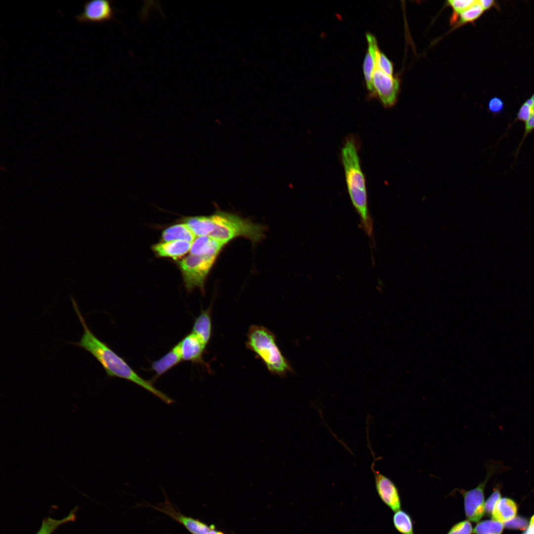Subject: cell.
Wrapping results in <instances>:
<instances>
[{
    "label": "cell",
    "instance_id": "19",
    "mask_svg": "<svg viewBox=\"0 0 534 534\" xmlns=\"http://www.w3.org/2000/svg\"><path fill=\"white\" fill-rule=\"evenodd\" d=\"M185 223L198 237L208 236L214 229L212 216L190 217L185 220Z\"/></svg>",
    "mask_w": 534,
    "mask_h": 534
},
{
    "label": "cell",
    "instance_id": "12",
    "mask_svg": "<svg viewBox=\"0 0 534 534\" xmlns=\"http://www.w3.org/2000/svg\"><path fill=\"white\" fill-rule=\"evenodd\" d=\"M182 360L179 344L178 343L160 358L151 363V369L155 373L151 380L154 382Z\"/></svg>",
    "mask_w": 534,
    "mask_h": 534
},
{
    "label": "cell",
    "instance_id": "17",
    "mask_svg": "<svg viewBox=\"0 0 534 534\" xmlns=\"http://www.w3.org/2000/svg\"><path fill=\"white\" fill-rule=\"evenodd\" d=\"M517 513V505L513 500L501 498L496 503L491 516L492 519L503 524L514 518Z\"/></svg>",
    "mask_w": 534,
    "mask_h": 534
},
{
    "label": "cell",
    "instance_id": "27",
    "mask_svg": "<svg viewBox=\"0 0 534 534\" xmlns=\"http://www.w3.org/2000/svg\"><path fill=\"white\" fill-rule=\"evenodd\" d=\"M447 2L453 8L454 12L460 13L475 4L477 2V0H449Z\"/></svg>",
    "mask_w": 534,
    "mask_h": 534
},
{
    "label": "cell",
    "instance_id": "28",
    "mask_svg": "<svg viewBox=\"0 0 534 534\" xmlns=\"http://www.w3.org/2000/svg\"><path fill=\"white\" fill-rule=\"evenodd\" d=\"M501 498V493L498 488L495 489L489 497L485 504V513L491 515L497 502Z\"/></svg>",
    "mask_w": 534,
    "mask_h": 534
},
{
    "label": "cell",
    "instance_id": "23",
    "mask_svg": "<svg viewBox=\"0 0 534 534\" xmlns=\"http://www.w3.org/2000/svg\"><path fill=\"white\" fill-rule=\"evenodd\" d=\"M484 10L479 4L478 0L473 5L459 13V24H464L475 21L479 18Z\"/></svg>",
    "mask_w": 534,
    "mask_h": 534
},
{
    "label": "cell",
    "instance_id": "6",
    "mask_svg": "<svg viewBox=\"0 0 534 534\" xmlns=\"http://www.w3.org/2000/svg\"><path fill=\"white\" fill-rule=\"evenodd\" d=\"M215 256L190 254L178 262L186 289L191 291L195 288L204 293L206 278L216 260Z\"/></svg>",
    "mask_w": 534,
    "mask_h": 534
},
{
    "label": "cell",
    "instance_id": "16",
    "mask_svg": "<svg viewBox=\"0 0 534 534\" xmlns=\"http://www.w3.org/2000/svg\"><path fill=\"white\" fill-rule=\"evenodd\" d=\"M212 329L211 309L209 308L202 310L195 318L191 332L207 345L211 339Z\"/></svg>",
    "mask_w": 534,
    "mask_h": 534
},
{
    "label": "cell",
    "instance_id": "9",
    "mask_svg": "<svg viewBox=\"0 0 534 534\" xmlns=\"http://www.w3.org/2000/svg\"><path fill=\"white\" fill-rule=\"evenodd\" d=\"M373 462L371 468L373 473L375 488L381 500L393 511L401 508V500L398 489L394 483L388 477L374 468Z\"/></svg>",
    "mask_w": 534,
    "mask_h": 534
},
{
    "label": "cell",
    "instance_id": "13",
    "mask_svg": "<svg viewBox=\"0 0 534 534\" xmlns=\"http://www.w3.org/2000/svg\"><path fill=\"white\" fill-rule=\"evenodd\" d=\"M368 49L365 54L363 69L366 87L372 96L375 95V91L372 83V76L375 68V56L376 49L378 48L375 37L369 33L366 34Z\"/></svg>",
    "mask_w": 534,
    "mask_h": 534
},
{
    "label": "cell",
    "instance_id": "20",
    "mask_svg": "<svg viewBox=\"0 0 534 534\" xmlns=\"http://www.w3.org/2000/svg\"><path fill=\"white\" fill-rule=\"evenodd\" d=\"M77 509V507H75L67 516L60 520L50 517L44 518L40 529L35 534H52L61 525L74 522L76 519V512Z\"/></svg>",
    "mask_w": 534,
    "mask_h": 534
},
{
    "label": "cell",
    "instance_id": "35",
    "mask_svg": "<svg viewBox=\"0 0 534 534\" xmlns=\"http://www.w3.org/2000/svg\"><path fill=\"white\" fill-rule=\"evenodd\" d=\"M531 98L532 99V101L533 102L534 105V93L533 94V95H532V96L531 97Z\"/></svg>",
    "mask_w": 534,
    "mask_h": 534
},
{
    "label": "cell",
    "instance_id": "3",
    "mask_svg": "<svg viewBox=\"0 0 534 534\" xmlns=\"http://www.w3.org/2000/svg\"><path fill=\"white\" fill-rule=\"evenodd\" d=\"M246 347L264 362L269 372L285 376L293 370L276 343L275 336L267 328L251 325L247 334Z\"/></svg>",
    "mask_w": 534,
    "mask_h": 534
},
{
    "label": "cell",
    "instance_id": "8",
    "mask_svg": "<svg viewBox=\"0 0 534 534\" xmlns=\"http://www.w3.org/2000/svg\"><path fill=\"white\" fill-rule=\"evenodd\" d=\"M111 2L109 0L86 1L83 5V11L75 18L80 23L110 21L114 18L115 13Z\"/></svg>",
    "mask_w": 534,
    "mask_h": 534
},
{
    "label": "cell",
    "instance_id": "4",
    "mask_svg": "<svg viewBox=\"0 0 534 534\" xmlns=\"http://www.w3.org/2000/svg\"><path fill=\"white\" fill-rule=\"evenodd\" d=\"M212 217L214 229L208 236L224 245L240 236L247 238L253 243L264 237V226L236 214L217 210Z\"/></svg>",
    "mask_w": 534,
    "mask_h": 534
},
{
    "label": "cell",
    "instance_id": "22",
    "mask_svg": "<svg viewBox=\"0 0 534 534\" xmlns=\"http://www.w3.org/2000/svg\"><path fill=\"white\" fill-rule=\"evenodd\" d=\"M503 524L494 520H486L478 522L473 529L472 534H501Z\"/></svg>",
    "mask_w": 534,
    "mask_h": 534
},
{
    "label": "cell",
    "instance_id": "24",
    "mask_svg": "<svg viewBox=\"0 0 534 534\" xmlns=\"http://www.w3.org/2000/svg\"><path fill=\"white\" fill-rule=\"evenodd\" d=\"M375 66L388 75L393 76V66L392 63L383 53L380 51L379 48L376 50Z\"/></svg>",
    "mask_w": 534,
    "mask_h": 534
},
{
    "label": "cell",
    "instance_id": "7",
    "mask_svg": "<svg viewBox=\"0 0 534 534\" xmlns=\"http://www.w3.org/2000/svg\"><path fill=\"white\" fill-rule=\"evenodd\" d=\"M372 83L375 91L385 107H391L396 101L399 89L398 79L390 76L375 66Z\"/></svg>",
    "mask_w": 534,
    "mask_h": 534
},
{
    "label": "cell",
    "instance_id": "33",
    "mask_svg": "<svg viewBox=\"0 0 534 534\" xmlns=\"http://www.w3.org/2000/svg\"><path fill=\"white\" fill-rule=\"evenodd\" d=\"M524 534H534V515L531 518L528 527Z\"/></svg>",
    "mask_w": 534,
    "mask_h": 534
},
{
    "label": "cell",
    "instance_id": "5",
    "mask_svg": "<svg viewBox=\"0 0 534 534\" xmlns=\"http://www.w3.org/2000/svg\"><path fill=\"white\" fill-rule=\"evenodd\" d=\"M487 476L483 482L470 490L459 489L464 501L465 515L466 520L470 522H478L485 513L484 490L489 479L494 474L506 471L509 468L495 460H490L487 463Z\"/></svg>",
    "mask_w": 534,
    "mask_h": 534
},
{
    "label": "cell",
    "instance_id": "14",
    "mask_svg": "<svg viewBox=\"0 0 534 534\" xmlns=\"http://www.w3.org/2000/svg\"><path fill=\"white\" fill-rule=\"evenodd\" d=\"M191 243L182 240L166 241L154 245L153 250L159 257L177 259L190 250Z\"/></svg>",
    "mask_w": 534,
    "mask_h": 534
},
{
    "label": "cell",
    "instance_id": "25",
    "mask_svg": "<svg viewBox=\"0 0 534 534\" xmlns=\"http://www.w3.org/2000/svg\"><path fill=\"white\" fill-rule=\"evenodd\" d=\"M534 113V105L533 102L531 98H529L520 107L515 121L518 120L525 123Z\"/></svg>",
    "mask_w": 534,
    "mask_h": 534
},
{
    "label": "cell",
    "instance_id": "31",
    "mask_svg": "<svg viewBox=\"0 0 534 534\" xmlns=\"http://www.w3.org/2000/svg\"><path fill=\"white\" fill-rule=\"evenodd\" d=\"M504 527L509 528H523L527 525V521L516 517L510 521L503 523Z\"/></svg>",
    "mask_w": 534,
    "mask_h": 534
},
{
    "label": "cell",
    "instance_id": "29",
    "mask_svg": "<svg viewBox=\"0 0 534 534\" xmlns=\"http://www.w3.org/2000/svg\"><path fill=\"white\" fill-rule=\"evenodd\" d=\"M504 108V103L501 99L494 97L490 99L488 104L489 110L494 113L500 112Z\"/></svg>",
    "mask_w": 534,
    "mask_h": 534
},
{
    "label": "cell",
    "instance_id": "11",
    "mask_svg": "<svg viewBox=\"0 0 534 534\" xmlns=\"http://www.w3.org/2000/svg\"><path fill=\"white\" fill-rule=\"evenodd\" d=\"M182 360L205 364L203 355L207 345L192 332L185 335L178 343Z\"/></svg>",
    "mask_w": 534,
    "mask_h": 534
},
{
    "label": "cell",
    "instance_id": "26",
    "mask_svg": "<svg viewBox=\"0 0 534 534\" xmlns=\"http://www.w3.org/2000/svg\"><path fill=\"white\" fill-rule=\"evenodd\" d=\"M472 531L471 522L465 520L453 525L446 534H472Z\"/></svg>",
    "mask_w": 534,
    "mask_h": 534
},
{
    "label": "cell",
    "instance_id": "21",
    "mask_svg": "<svg viewBox=\"0 0 534 534\" xmlns=\"http://www.w3.org/2000/svg\"><path fill=\"white\" fill-rule=\"evenodd\" d=\"M393 522L396 530L401 534H414L413 523L410 515L405 511L399 510L395 512Z\"/></svg>",
    "mask_w": 534,
    "mask_h": 534
},
{
    "label": "cell",
    "instance_id": "34",
    "mask_svg": "<svg viewBox=\"0 0 534 534\" xmlns=\"http://www.w3.org/2000/svg\"><path fill=\"white\" fill-rule=\"evenodd\" d=\"M207 534H224L222 532L217 531L214 529V527L212 526L211 530L208 532Z\"/></svg>",
    "mask_w": 534,
    "mask_h": 534
},
{
    "label": "cell",
    "instance_id": "30",
    "mask_svg": "<svg viewBox=\"0 0 534 534\" xmlns=\"http://www.w3.org/2000/svg\"><path fill=\"white\" fill-rule=\"evenodd\" d=\"M533 130H534V113L530 118L525 122L524 133L522 140L518 147L516 155H517L520 148L527 136Z\"/></svg>",
    "mask_w": 534,
    "mask_h": 534
},
{
    "label": "cell",
    "instance_id": "15",
    "mask_svg": "<svg viewBox=\"0 0 534 534\" xmlns=\"http://www.w3.org/2000/svg\"><path fill=\"white\" fill-rule=\"evenodd\" d=\"M224 245L209 236H199L191 243L190 252L191 254L197 256L217 257Z\"/></svg>",
    "mask_w": 534,
    "mask_h": 534
},
{
    "label": "cell",
    "instance_id": "2",
    "mask_svg": "<svg viewBox=\"0 0 534 534\" xmlns=\"http://www.w3.org/2000/svg\"><path fill=\"white\" fill-rule=\"evenodd\" d=\"M358 144L353 135L348 136L341 150V160L344 168L349 195L358 214L361 225L367 235L373 234V223L370 217L364 175L358 155Z\"/></svg>",
    "mask_w": 534,
    "mask_h": 534
},
{
    "label": "cell",
    "instance_id": "18",
    "mask_svg": "<svg viewBox=\"0 0 534 534\" xmlns=\"http://www.w3.org/2000/svg\"><path fill=\"white\" fill-rule=\"evenodd\" d=\"M165 241L182 240L192 243L196 236L185 223L177 224L164 230L162 236Z\"/></svg>",
    "mask_w": 534,
    "mask_h": 534
},
{
    "label": "cell",
    "instance_id": "1",
    "mask_svg": "<svg viewBox=\"0 0 534 534\" xmlns=\"http://www.w3.org/2000/svg\"><path fill=\"white\" fill-rule=\"evenodd\" d=\"M74 309L84 329L83 334L79 342L71 343L92 355L101 364L108 377L124 379L142 387L160 399L167 404L174 400L157 389L153 382L140 377L122 357L117 355L107 345L100 340L89 328L81 314L75 300L71 298Z\"/></svg>",
    "mask_w": 534,
    "mask_h": 534
},
{
    "label": "cell",
    "instance_id": "32",
    "mask_svg": "<svg viewBox=\"0 0 534 534\" xmlns=\"http://www.w3.org/2000/svg\"><path fill=\"white\" fill-rule=\"evenodd\" d=\"M478 2L484 10L490 9L495 3L493 0H478Z\"/></svg>",
    "mask_w": 534,
    "mask_h": 534
},
{
    "label": "cell",
    "instance_id": "10",
    "mask_svg": "<svg viewBox=\"0 0 534 534\" xmlns=\"http://www.w3.org/2000/svg\"><path fill=\"white\" fill-rule=\"evenodd\" d=\"M154 508L169 516L184 526L192 534H207L212 528V526H208L198 519L182 514L168 500Z\"/></svg>",
    "mask_w": 534,
    "mask_h": 534
}]
</instances>
